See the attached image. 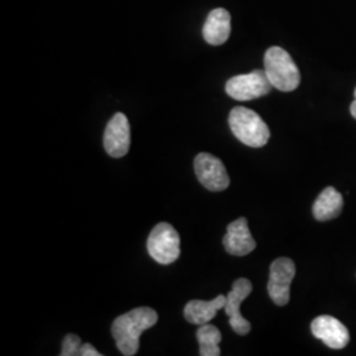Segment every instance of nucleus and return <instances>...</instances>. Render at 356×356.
Wrapping results in <instances>:
<instances>
[{"mask_svg":"<svg viewBox=\"0 0 356 356\" xmlns=\"http://www.w3.org/2000/svg\"><path fill=\"white\" fill-rule=\"evenodd\" d=\"M223 245L227 254L232 256H245L254 251L256 242L248 229V222L245 218H239L229 223L223 238Z\"/></svg>","mask_w":356,"mask_h":356,"instance_id":"obj_11","label":"nucleus"},{"mask_svg":"<svg viewBox=\"0 0 356 356\" xmlns=\"http://www.w3.org/2000/svg\"><path fill=\"white\" fill-rule=\"evenodd\" d=\"M131 144V128L127 116L122 113L110 119L103 135V145L111 157L120 159L127 154Z\"/></svg>","mask_w":356,"mask_h":356,"instance_id":"obj_8","label":"nucleus"},{"mask_svg":"<svg viewBox=\"0 0 356 356\" xmlns=\"http://www.w3.org/2000/svg\"><path fill=\"white\" fill-rule=\"evenodd\" d=\"M296 276V264L292 259H276L269 270L268 294L279 306H285L291 298V284Z\"/></svg>","mask_w":356,"mask_h":356,"instance_id":"obj_6","label":"nucleus"},{"mask_svg":"<svg viewBox=\"0 0 356 356\" xmlns=\"http://www.w3.org/2000/svg\"><path fill=\"white\" fill-rule=\"evenodd\" d=\"M179 235L172 225L161 222L151 231L147 242L148 254L159 264L168 266L177 260L181 254Z\"/></svg>","mask_w":356,"mask_h":356,"instance_id":"obj_4","label":"nucleus"},{"mask_svg":"<svg viewBox=\"0 0 356 356\" xmlns=\"http://www.w3.org/2000/svg\"><path fill=\"white\" fill-rule=\"evenodd\" d=\"M312 332L332 350H342L350 342V332L342 322L331 316H319L310 325Z\"/></svg>","mask_w":356,"mask_h":356,"instance_id":"obj_10","label":"nucleus"},{"mask_svg":"<svg viewBox=\"0 0 356 356\" xmlns=\"http://www.w3.org/2000/svg\"><path fill=\"white\" fill-rule=\"evenodd\" d=\"M194 170L207 191H226L229 186V177L223 163L210 153H200L194 160Z\"/></svg>","mask_w":356,"mask_h":356,"instance_id":"obj_7","label":"nucleus"},{"mask_svg":"<svg viewBox=\"0 0 356 356\" xmlns=\"http://www.w3.org/2000/svg\"><path fill=\"white\" fill-rule=\"evenodd\" d=\"M343 209V197L334 188H326L319 194L313 206V216L319 222L338 218Z\"/></svg>","mask_w":356,"mask_h":356,"instance_id":"obj_14","label":"nucleus"},{"mask_svg":"<svg viewBox=\"0 0 356 356\" xmlns=\"http://www.w3.org/2000/svg\"><path fill=\"white\" fill-rule=\"evenodd\" d=\"M272 88L266 70H254L248 74L229 78L226 83V92L232 99L244 102L267 95Z\"/></svg>","mask_w":356,"mask_h":356,"instance_id":"obj_5","label":"nucleus"},{"mask_svg":"<svg viewBox=\"0 0 356 356\" xmlns=\"http://www.w3.org/2000/svg\"><path fill=\"white\" fill-rule=\"evenodd\" d=\"M354 95H355V99H354V102L351 103V107H350V111H351V115L354 116L356 119V89L355 92H354Z\"/></svg>","mask_w":356,"mask_h":356,"instance_id":"obj_18","label":"nucleus"},{"mask_svg":"<svg viewBox=\"0 0 356 356\" xmlns=\"http://www.w3.org/2000/svg\"><path fill=\"white\" fill-rule=\"evenodd\" d=\"M81 356H102V354L92 346V344L85 343L82 344L81 351H79Z\"/></svg>","mask_w":356,"mask_h":356,"instance_id":"obj_17","label":"nucleus"},{"mask_svg":"<svg viewBox=\"0 0 356 356\" xmlns=\"http://www.w3.org/2000/svg\"><path fill=\"white\" fill-rule=\"evenodd\" d=\"M226 305V296L220 294L211 301H201V300H193L189 301L185 309L184 316L188 322L193 325H206L211 319H214L216 313L220 309H225Z\"/></svg>","mask_w":356,"mask_h":356,"instance_id":"obj_13","label":"nucleus"},{"mask_svg":"<svg viewBox=\"0 0 356 356\" xmlns=\"http://www.w3.org/2000/svg\"><path fill=\"white\" fill-rule=\"evenodd\" d=\"M229 123L234 136L251 148L264 147L270 138V131L266 122L250 108H232Z\"/></svg>","mask_w":356,"mask_h":356,"instance_id":"obj_2","label":"nucleus"},{"mask_svg":"<svg viewBox=\"0 0 356 356\" xmlns=\"http://www.w3.org/2000/svg\"><path fill=\"white\" fill-rule=\"evenodd\" d=\"M197 339L200 343V355H220L219 343L222 341V334L218 330V327L209 323L201 325V327L197 331Z\"/></svg>","mask_w":356,"mask_h":356,"instance_id":"obj_15","label":"nucleus"},{"mask_svg":"<svg viewBox=\"0 0 356 356\" xmlns=\"http://www.w3.org/2000/svg\"><path fill=\"white\" fill-rule=\"evenodd\" d=\"M159 316L151 307H136L119 316L111 326L116 347L126 356L135 355L140 347V335L157 323Z\"/></svg>","mask_w":356,"mask_h":356,"instance_id":"obj_1","label":"nucleus"},{"mask_svg":"<svg viewBox=\"0 0 356 356\" xmlns=\"http://www.w3.org/2000/svg\"><path fill=\"white\" fill-rule=\"evenodd\" d=\"M204 41L210 45H222L231 33V15L225 8H216L209 13L204 22Z\"/></svg>","mask_w":356,"mask_h":356,"instance_id":"obj_12","label":"nucleus"},{"mask_svg":"<svg viewBox=\"0 0 356 356\" xmlns=\"http://www.w3.org/2000/svg\"><path fill=\"white\" fill-rule=\"evenodd\" d=\"M82 347V341L76 334H67L64 338L63 342V348H61V356H76L79 355Z\"/></svg>","mask_w":356,"mask_h":356,"instance_id":"obj_16","label":"nucleus"},{"mask_svg":"<svg viewBox=\"0 0 356 356\" xmlns=\"http://www.w3.org/2000/svg\"><path fill=\"white\" fill-rule=\"evenodd\" d=\"M264 70L275 89L289 92L297 89L301 74L291 54L280 47H272L264 56Z\"/></svg>","mask_w":356,"mask_h":356,"instance_id":"obj_3","label":"nucleus"},{"mask_svg":"<svg viewBox=\"0 0 356 356\" xmlns=\"http://www.w3.org/2000/svg\"><path fill=\"white\" fill-rule=\"evenodd\" d=\"M252 292V284L247 279H238L234 282L231 292L226 297L225 312L229 318L232 330L239 335H245L251 331V323L241 313L242 302Z\"/></svg>","mask_w":356,"mask_h":356,"instance_id":"obj_9","label":"nucleus"}]
</instances>
